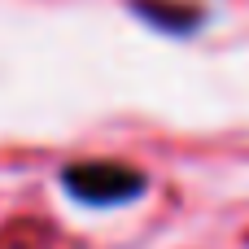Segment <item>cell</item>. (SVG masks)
I'll list each match as a JSON object with an SVG mask.
<instances>
[{"label":"cell","instance_id":"cell-1","mask_svg":"<svg viewBox=\"0 0 249 249\" xmlns=\"http://www.w3.org/2000/svg\"><path fill=\"white\" fill-rule=\"evenodd\" d=\"M61 188L83 206H123L144 193V175L123 162H74L61 171Z\"/></svg>","mask_w":249,"mask_h":249}]
</instances>
